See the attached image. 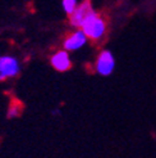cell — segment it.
Returning <instances> with one entry per match:
<instances>
[{
    "label": "cell",
    "mask_w": 156,
    "mask_h": 158,
    "mask_svg": "<svg viewBox=\"0 0 156 158\" xmlns=\"http://www.w3.org/2000/svg\"><path fill=\"white\" fill-rule=\"evenodd\" d=\"M82 31L86 37L91 39L92 41H99L105 35L106 31V22L101 15L92 12L82 23Z\"/></svg>",
    "instance_id": "1"
},
{
    "label": "cell",
    "mask_w": 156,
    "mask_h": 158,
    "mask_svg": "<svg viewBox=\"0 0 156 158\" xmlns=\"http://www.w3.org/2000/svg\"><path fill=\"white\" fill-rule=\"evenodd\" d=\"M19 72V64L18 60L13 57H0V81L5 80V78L14 77Z\"/></svg>",
    "instance_id": "2"
},
{
    "label": "cell",
    "mask_w": 156,
    "mask_h": 158,
    "mask_svg": "<svg viewBox=\"0 0 156 158\" xmlns=\"http://www.w3.org/2000/svg\"><path fill=\"white\" fill-rule=\"evenodd\" d=\"M92 6H91V2L90 0H84V2L77 6L74 12L69 15V21H71V25L76 26V27H81L82 23L84 22V19L88 17V15L92 13Z\"/></svg>",
    "instance_id": "3"
},
{
    "label": "cell",
    "mask_w": 156,
    "mask_h": 158,
    "mask_svg": "<svg viewBox=\"0 0 156 158\" xmlns=\"http://www.w3.org/2000/svg\"><path fill=\"white\" fill-rule=\"evenodd\" d=\"M96 68H97V72L104 76L111 73V71L114 69V58L110 52L105 50L99 55L96 62Z\"/></svg>",
    "instance_id": "4"
},
{
    "label": "cell",
    "mask_w": 156,
    "mask_h": 158,
    "mask_svg": "<svg viewBox=\"0 0 156 158\" xmlns=\"http://www.w3.org/2000/svg\"><path fill=\"white\" fill-rule=\"evenodd\" d=\"M51 64L59 72H65L72 67V62L69 59L68 53L65 50H61L51 57Z\"/></svg>",
    "instance_id": "5"
},
{
    "label": "cell",
    "mask_w": 156,
    "mask_h": 158,
    "mask_svg": "<svg viewBox=\"0 0 156 158\" xmlns=\"http://www.w3.org/2000/svg\"><path fill=\"white\" fill-rule=\"evenodd\" d=\"M86 43V35L83 31H76V32L69 34L63 43L65 50H77Z\"/></svg>",
    "instance_id": "6"
},
{
    "label": "cell",
    "mask_w": 156,
    "mask_h": 158,
    "mask_svg": "<svg viewBox=\"0 0 156 158\" xmlns=\"http://www.w3.org/2000/svg\"><path fill=\"white\" fill-rule=\"evenodd\" d=\"M23 110V104L21 103L19 100L17 99H13L9 104V109H8V117L9 118H14V117H18L21 116Z\"/></svg>",
    "instance_id": "7"
},
{
    "label": "cell",
    "mask_w": 156,
    "mask_h": 158,
    "mask_svg": "<svg viewBox=\"0 0 156 158\" xmlns=\"http://www.w3.org/2000/svg\"><path fill=\"white\" fill-rule=\"evenodd\" d=\"M63 8H64V10L71 15L77 8V2L76 0H63Z\"/></svg>",
    "instance_id": "8"
}]
</instances>
